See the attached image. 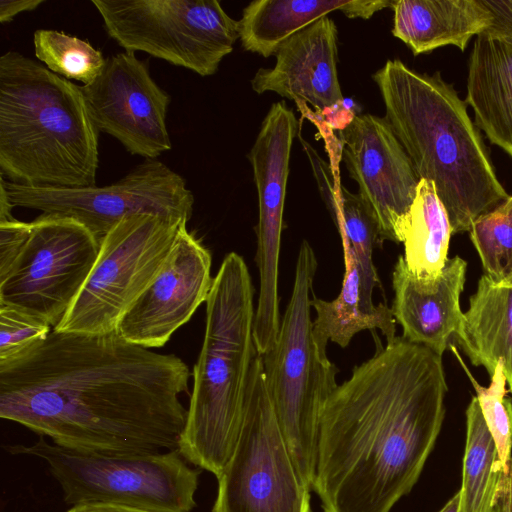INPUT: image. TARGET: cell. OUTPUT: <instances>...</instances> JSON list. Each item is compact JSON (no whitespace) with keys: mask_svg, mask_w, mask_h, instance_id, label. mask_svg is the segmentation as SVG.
Returning <instances> with one entry per match:
<instances>
[{"mask_svg":"<svg viewBox=\"0 0 512 512\" xmlns=\"http://www.w3.org/2000/svg\"><path fill=\"white\" fill-rule=\"evenodd\" d=\"M189 367L126 341L116 331L52 330L0 362V417L54 444L86 452L179 450L188 409Z\"/></svg>","mask_w":512,"mask_h":512,"instance_id":"1","label":"cell"},{"mask_svg":"<svg viewBox=\"0 0 512 512\" xmlns=\"http://www.w3.org/2000/svg\"><path fill=\"white\" fill-rule=\"evenodd\" d=\"M442 356L397 336L354 367L323 411L312 490L324 512H390L440 434Z\"/></svg>","mask_w":512,"mask_h":512,"instance_id":"2","label":"cell"},{"mask_svg":"<svg viewBox=\"0 0 512 512\" xmlns=\"http://www.w3.org/2000/svg\"><path fill=\"white\" fill-rule=\"evenodd\" d=\"M385 118L419 179L434 183L453 234L470 230L481 215L510 195L499 181L467 104L439 72L388 60L372 75Z\"/></svg>","mask_w":512,"mask_h":512,"instance_id":"3","label":"cell"},{"mask_svg":"<svg viewBox=\"0 0 512 512\" xmlns=\"http://www.w3.org/2000/svg\"><path fill=\"white\" fill-rule=\"evenodd\" d=\"M99 131L81 87L16 52L0 57V171L33 186H96Z\"/></svg>","mask_w":512,"mask_h":512,"instance_id":"4","label":"cell"},{"mask_svg":"<svg viewBox=\"0 0 512 512\" xmlns=\"http://www.w3.org/2000/svg\"><path fill=\"white\" fill-rule=\"evenodd\" d=\"M254 286L244 259L231 252L213 279L206 325L179 451L218 477L239 435L254 342Z\"/></svg>","mask_w":512,"mask_h":512,"instance_id":"5","label":"cell"},{"mask_svg":"<svg viewBox=\"0 0 512 512\" xmlns=\"http://www.w3.org/2000/svg\"><path fill=\"white\" fill-rule=\"evenodd\" d=\"M316 270L314 250L303 240L277 341L261 355L266 388L279 425L295 468L309 490L315 477L321 417L338 387L339 371L313 333L310 295Z\"/></svg>","mask_w":512,"mask_h":512,"instance_id":"6","label":"cell"},{"mask_svg":"<svg viewBox=\"0 0 512 512\" xmlns=\"http://www.w3.org/2000/svg\"><path fill=\"white\" fill-rule=\"evenodd\" d=\"M13 455L42 459L72 506L110 504L152 512H192L199 471L179 450L148 454L86 452L50 444L5 446Z\"/></svg>","mask_w":512,"mask_h":512,"instance_id":"7","label":"cell"},{"mask_svg":"<svg viewBox=\"0 0 512 512\" xmlns=\"http://www.w3.org/2000/svg\"><path fill=\"white\" fill-rule=\"evenodd\" d=\"M212 512H312L265 384L256 353L241 427L231 457L217 477Z\"/></svg>","mask_w":512,"mask_h":512,"instance_id":"8","label":"cell"},{"mask_svg":"<svg viewBox=\"0 0 512 512\" xmlns=\"http://www.w3.org/2000/svg\"><path fill=\"white\" fill-rule=\"evenodd\" d=\"M124 51L144 52L200 76L217 72L239 39L238 21L217 0H92Z\"/></svg>","mask_w":512,"mask_h":512,"instance_id":"9","label":"cell"},{"mask_svg":"<svg viewBox=\"0 0 512 512\" xmlns=\"http://www.w3.org/2000/svg\"><path fill=\"white\" fill-rule=\"evenodd\" d=\"M185 220L155 214L123 218L104 236L94 267L77 298L53 328L106 334L156 277Z\"/></svg>","mask_w":512,"mask_h":512,"instance_id":"10","label":"cell"},{"mask_svg":"<svg viewBox=\"0 0 512 512\" xmlns=\"http://www.w3.org/2000/svg\"><path fill=\"white\" fill-rule=\"evenodd\" d=\"M0 183L15 207L73 218L99 242L125 217L155 214L188 222L194 206L185 179L157 159H147L102 187H33L6 181L2 175Z\"/></svg>","mask_w":512,"mask_h":512,"instance_id":"11","label":"cell"},{"mask_svg":"<svg viewBox=\"0 0 512 512\" xmlns=\"http://www.w3.org/2000/svg\"><path fill=\"white\" fill-rule=\"evenodd\" d=\"M100 250L96 236L77 220L41 214L8 276L0 281V305L55 328L69 310Z\"/></svg>","mask_w":512,"mask_h":512,"instance_id":"12","label":"cell"},{"mask_svg":"<svg viewBox=\"0 0 512 512\" xmlns=\"http://www.w3.org/2000/svg\"><path fill=\"white\" fill-rule=\"evenodd\" d=\"M80 87L97 130L117 139L130 154L157 159L171 149L166 124L170 96L134 52L106 58L102 73Z\"/></svg>","mask_w":512,"mask_h":512,"instance_id":"13","label":"cell"},{"mask_svg":"<svg viewBox=\"0 0 512 512\" xmlns=\"http://www.w3.org/2000/svg\"><path fill=\"white\" fill-rule=\"evenodd\" d=\"M342 157L358 195L376 219L381 242H402L419 182L385 117L355 115L340 132Z\"/></svg>","mask_w":512,"mask_h":512,"instance_id":"14","label":"cell"},{"mask_svg":"<svg viewBox=\"0 0 512 512\" xmlns=\"http://www.w3.org/2000/svg\"><path fill=\"white\" fill-rule=\"evenodd\" d=\"M211 264L210 251L182 224L160 271L122 316L116 332L149 349L164 346L206 302L214 279Z\"/></svg>","mask_w":512,"mask_h":512,"instance_id":"15","label":"cell"},{"mask_svg":"<svg viewBox=\"0 0 512 512\" xmlns=\"http://www.w3.org/2000/svg\"><path fill=\"white\" fill-rule=\"evenodd\" d=\"M338 30L323 17L281 45L273 68H260L251 79L258 94L280 96L311 104L324 112L343 101L338 79Z\"/></svg>","mask_w":512,"mask_h":512,"instance_id":"16","label":"cell"},{"mask_svg":"<svg viewBox=\"0 0 512 512\" xmlns=\"http://www.w3.org/2000/svg\"><path fill=\"white\" fill-rule=\"evenodd\" d=\"M466 271L467 262L456 255L448 259L438 278L421 280L408 270L403 256L398 257L392 273L391 310L405 340L443 355L463 317L460 295Z\"/></svg>","mask_w":512,"mask_h":512,"instance_id":"17","label":"cell"},{"mask_svg":"<svg viewBox=\"0 0 512 512\" xmlns=\"http://www.w3.org/2000/svg\"><path fill=\"white\" fill-rule=\"evenodd\" d=\"M392 34L417 56L452 45L464 51L492 14L482 0H394Z\"/></svg>","mask_w":512,"mask_h":512,"instance_id":"18","label":"cell"},{"mask_svg":"<svg viewBox=\"0 0 512 512\" xmlns=\"http://www.w3.org/2000/svg\"><path fill=\"white\" fill-rule=\"evenodd\" d=\"M300 141L340 238L348 241L355 255L360 277L359 308L372 312L376 307L372 300L374 289L381 286L372 259L373 249L381 243L378 223L358 193L342 185L337 166L324 161L302 137Z\"/></svg>","mask_w":512,"mask_h":512,"instance_id":"19","label":"cell"},{"mask_svg":"<svg viewBox=\"0 0 512 512\" xmlns=\"http://www.w3.org/2000/svg\"><path fill=\"white\" fill-rule=\"evenodd\" d=\"M465 102L478 129L512 158V48L483 35L475 38Z\"/></svg>","mask_w":512,"mask_h":512,"instance_id":"20","label":"cell"},{"mask_svg":"<svg viewBox=\"0 0 512 512\" xmlns=\"http://www.w3.org/2000/svg\"><path fill=\"white\" fill-rule=\"evenodd\" d=\"M453 339L472 365L490 376L502 360L512 394V284L483 274Z\"/></svg>","mask_w":512,"mask_h":512,"instance_id":"21","label":"cell"},{"mask_svg":"<svg viewBox=\"0 0 512 512\" xmlns=\"http://www.w3.org/2000/svg\"><path fill=\"white\" fill-rule=\"evenodd\" d=\"M465 414L466 441L459 512H512L509 473L499 464L494 440L475 396Z\"/></svg>","mask_w":512,"mask_h":512,"instance_id":"22","label":"cell"},{"mask_svg":"<svg viewBox=\"0 0 512 512\" xmlns=\"http://www.w3.org/2000/svg\"><path fill=\"white\" fill-rule=\"evenodd\" d=\"M344 256V279L338 297L332 301L322 300L315 295L311 306L317 317L313 322V333L318 346L326 350L329 340L345 348L358 332L379 329L392 342L397 336L396 320L391 308L385 304L376 305L372 312L359 308L360 277L353 250L346 239H341Z\"/></svg>","mask_w":512,"mask_h":512,"instance_id":"23","label":"cell"},{"mask_svg":"<svg viewBox=\"0 0 512 512\" xmlns=\"http://www.w3.org/2000/svg\"><path fill=\"white\" fill-rule=\"evenodd\" d=\"M350 0H256L238 20L244 50L264 58L275 55L290 37L330 12L342 13Z\"/></svg>","mask_w":512,"mask_h":512,"instance_id":"24","label":"cell"},{"mask_svg":"<svg viewBox=\"0 0 512 512\" xmlns=\"http://www.w3.org/2000/svg\"><path fill=\"white\" fill-rule=\"evenodd\" d=\"M452 232L433 182L420 179L404 235V261L418 279L435 280L448 261Z\"/></svg>","mask_w":512,"mask_h":512,"instance_id":"25","label":"cell"},{"mask_svg":"<svg viewBox=\"0 0 512 512\" xmlns=\"http://www.w3.org/2000/svg\"><path fill=\"white\" fill-rule=\"evenodd\" d=\"M37 59L51 72L88 85L103 71L106 58L89 41L52 29H37L33 35Z\"/></svg>","mask_w":512,"mask_h":512,"instance_id":"26","label":"cell"},{"mask_svg":"<svg viewBox=\"0 0 512 512\" xmlns=\"http://www.w3.org/2000/svg\"><path fill=\"white\" fill-rule=\"evenodd\" d=\"M449 347L475 390L483 419L496 446L499 464L509 473L512 459V401L507 397V379L502 360L498 361L490 384L485 387L474 378L456 347L453 344H449Z\"/></svg>","mask_w":512,"mask_h":512,"instance_id":"27","label":"cell"},{"mask_svg":"<svg viewBox=\"0 0 512 512\" xmlns=\"http://www.w3.org/2000/svg\"><path fill=\"white\" fill-rule=\"evenodd\" d=\"M469 233L484 274L495 282H503L512 259V195L478 217Z\"/></svg>","mask_w":512,"mask_h":512,"instance_id":"28","label":"cell"},{"mask_svg":"<svg viewBox=\"0 0 512 512\" xmlns=\"http://www.w3.org/2000/svg\"><path fill=\"white\" fill-rule=\"evenodd\" d=\"M53 328L20 310L0 305V362L11 360L42 342Z\"/></svg>","mask_w":512,"mask_h":512,"instance_id":"29","label":"cell"},{"mask_svg":"<svg viewBox=\"0 0 512 512\" xmlns=\"http://www.w3.org/2000/svg\"><path fill=\"white\" fill-rule=\"evenodd\" d=\"M32 231V222L15 218L0 221V281L4 280L21 255Z\"/></svg>","mask_w":512,"mask_h":512,"instance_id":"30","label":"cell"},{"mask_svg":"<svg viewBox=\"0 0 512 512\" xmlns=\"http://www.w3.org/2000/svg\"><path fill=\"white\" fill-rule=\"evenodd\" d=\"M492 23L481 35L512 48V0H482Z\"/></svg>","mask_w":512,"mask_h":512,"instance_id":"31","label":"cell"},{"mask_svg":"<svg viewBox=\"0 0 512 512\" xmlns=\"http://www.w3.org/2000/svg\"><path fill=\"white\" fill-rule=\"evenodd\" d=\"M42 3L44 0H1L0 22H10L19 13L35 10Z\"/></svg>","mask_w":512,"mask_h":512,"instance_id":"32","label":"cell"},{"mask_svg":"<svg viewBox=\"0 0 512 512\" xmlns=\"http://www.w3.org/2000/svg\"><path fill=\"white\" fill-rule=\"evenodd\" d=\"M67 512H152L126 506L110 504H83L72 506Z\"/></svg>","mask_w":512,"mask_h":512,"instance_id":"33","label":"cell"},{"mask_svg":"<svg viewBox=\"0 0 512 512\" xmlns=\"http://www.w3.org/2000/svg\"><path fill=\"white\" fill-rule=\"evenodd\" d=\"M14 207L8 198L5 187L0 183V221L13 219L12 209Z\"/></svg>","mask_w":512,"mask_h":512,"instance_id":"34","label":"cell"},{"mask_svg":"<svg viewBox=\"0 0 512 512\" xmlns=\"http://www.w3.org/2000/svg\"><path fill=\"white\" fill-rule=\"evenodd\" d=\"M460 494L456 492L438 512H459Z\"/></svg>","mask_w":512,"mask_h":512,"instance_id":"35","label":"cell"},{"mask_svg":"<svg viewBox=\"0 0 512 512\" xmlns=\"http://www.w3.org/2000/svg\"><path fill=\"white\" fill-rule=\"evenodd\" d=\"M505 283L512 284V259L508 266L504 281Z\"/></svg>","mask_w":512,"mask_h":512,"instance_id":"36","label":"cell"},{"mask_svg":"<svg viewBox=\"0 0 512 512\" xmlns=\"http://www.w3.org/2000/svg\"><path fill=\"white\" fill-rule=\"evenodd\" d=\"M509 477H510V482H511V487H512V459H511L510 468H509Z\"/></svg>","mask_w":512,"mask_h":512,"instance_id":"37","label":"cell"}]
</instances>
